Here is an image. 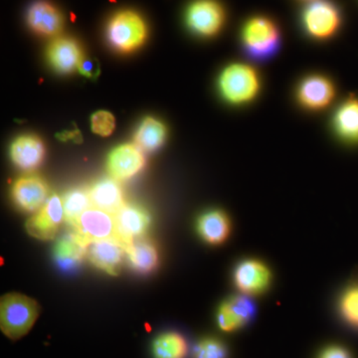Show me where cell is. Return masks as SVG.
<instances>
[{
    "mask_svg": "<svg viewBox=\"0 0 358 358\" xmlns=\"http://www.w3.org/2000/svg\"><path fill=\"white\" fill-rule=\"evenodd\" d=\"M92 206L115 215L124 202V190L115 178H103L89 187Z\"/></svg>",
    "mask_w": 358,
    "mask_h": 358,
    "instance_id": "44dd1931",
    "label": "cell"
},
{
    "mask_svg": "<svg viewBox=\"0 0 358 358\" xmlns=\"http://www.w3.org/2000/svg\"><path fill=\"white\" fill-rule=\"evenodd\" d=\"M78 72L88 79H96L101 73L100 63L95 58L85 57L84 56L78 66Z\"/></svg>",
    "mask_w": 358,
    "mask_h": 358,
    "instance_id": "f546056e",
    "label": "cell"
},
{
    "mask_svg": "<svg viewBox=\"0 0 358 358\" xmlns=\"http://www.w3.org/2000/svg\"><path fill=\"white\" fill-rule=\"evenodd\" d=\"M65 221L62 197L51 194L43 206L28 219V234L39 240H52L58 234L61 224Z\"/></svg>",
    "mask_w": 358,
    "mask_h": 358,
    "instance_id": "ba28073f",
    "label": "cell"
},
{
    "mask_svg": "<svg viewBox=\"0 0 358 358\" xmlns=\"http://www.w3.org/2000/svg\"><path fill=\"white\" fill-rule=\"evenodd\" d=\"M167 129L164 122L152 117H147L141 122L134 133V145L143 152H150L159 150L166 143Z\"/></svg>",
    "mask_w": 358,
    "mask_h": 358,
    "instance_id": "cb8c5ba5",
    "label": "cell"
},
{
    "mask_svg": "<svg viewBox=\"0 0 358 358\" xmlns=\"http://www.w3.org/2000/svg\"><path fill=\"white\" fill-rule=\"evenodd\" d=\"M197 232L206 243L220 245L230 235L231 223L227 214L219 209L204 212L197 219Z\"/></svg>",
    "mask_w": 358,
    "mask_h": 358,
    "instance_id": "7402d4cb",
    "label": "cell"
},
{
    "mask_svg": "<svg viewBox=\"0 0 358 358\" xmlns=\"http://www.w3.org/2000/svg\"><path fill=\"white\" fill-rule=\"evenodd\" d=\"M127 258V245L117 238L91 242L87 249L89 262L110 275H119Z\"/></svg>",
    "mask_w": 358,
    "mask_h": 358,
    "instance_id": "8fae6325",
    "label": "cell"
},
{
    "mask_svg": "<svg viewBox=\"0 0 358 358\" xmlns=\"http://www.w3.org/2000/svg\"><path fill=\"white\" fill-rule=\"evenodd\" d=\"M114 216L117 235L127 247L134 240L145 237L152 225L150 212L140 204L124 203Z\"/></svg>",
    "mask_w": 358,
    "mask_h": 358,
    "instance_id": "7c38bea8",
    "label": "cell"
},
{
    "mask_svg": "<svg viewBox=\"0 0 358 358\" xmlns=\"http://www.w3.org/2000/svg\"><path fill=\"white\" fill-rule=\"evenodd\" d=\"M71 230L76 232L88 244L110 238L120 239L115 216L95 207L85 211L71 226Z\"/></svg>",
    "mask_w": 358,
    "mask_h": 358,
    "instance_id": "30bf717a",
    "label": "cell"
},
{
    "mask_svg": "<svg viewBox=\"0 0 358 358\" xmlns=\"http://www.w3.org/2000/svg\"><path fill=\"white\" fill-rule=\"evenodd\" d=\"M339 313L348 326L358 331V277L341 294Z\"/></svg>",
    "mask_w": 358,
    "mask_h": 358,
    "instance_id": "4316f807",
    "label": "cell"
},
{
    "mask_svg": "<svg viewBox=\"0 0 358 358\" xmlns=\"http://www.w3.org/2000/svg\"><path fill=\"white\" fill-rule=\"evenodd\" d=\"M45 152L43 141L34 134H23L11 143V160L22 171H32L41 166Z\"/></svg>",
    "mask_w": 358,
    "mask_h": 358,
    "instance_id": "d6986e66",
    "label": "cell"
},
{
    "mask_svg": "<svg viewBox=\"0 0 358 358\" xmlns=\"http://www.w3.org/2000/svg\"><path fill=\"white\" fill-rule=\"evenodd\" d=\"M83 57L81 46L70 37H58L47 48L49 64L60 74H70L78 70Z\"/></svg>",
    "mask_w": 358,
    "mask_h": 358,
    "instance_id": "ac0fdd59",
    "label": "cell"
},
{
    "mask_svg": "<svg viewBox=\"0 0 358 358\" xmlns=\"http://www.w3.org/2000/svg\"><path fill=\"white\" fill-rule=\"evenodd\" d=\"M145 166L143 152L134 143L119 145L108 155L107 169L110 176L120 182L138 176Z\"/></svg>",
    "mask_w": 358,
    "mask_h": 358,
    "instance_id": "5bb4252c",
    "label": "cell"
},
{
    "mask_svg": "<svg viewBox=\"0 0 358 358\" xmlns=\"http://www.w3.org/2000/svg\"><path fill=\"white\" fill-rule=\"evenodd\" d=\"M225 20V9L218 0H193L186 8V26L201 38H212L219 34Z\"/></svg>",
    "mask_w": 358,
    "mask_h": 358,
    "instance_id": "8992f818",
    "label": "cell"
},
{
    "mask_svg": "<svg viewBox=\"0 0 358 358\" xmlns=\"http://www.w3.org/2000/svg\"><path fill=\"white\" fill-rule=\"evenodd\" d=\"M310 1H312V0H310Z\"/></svg>",
    "mask_w": 358,
    "mask_h": 358,
    "instance_id": "d6a6232c",
    "label": "cell"
},
{
    "mask_svg": "<svg viewBox=\"0 0 358 358\" xmlns=\"http://www.w3.org/2000/svg\"><path fill=\"white\" fill-rule=\"evenodd\" d=\"M88 243L78 235L76 232L71 230L65 233L54 245V262L61 271L73 272L77 270L87 258V249Z\"/></svg>",
    "mask_w": 358,
    "mask_h": 358,
    "instance_id": "2e32d148",
    "label": "cell"
},
{
    "mask_svg": "<svg viewBox=\"0 0 358 358\" xmlns=\"http://www.w3.org/2000/svg\"><path fill=\"white\" fill-rule=\"evenodd\" d=\"M13 203L26 213H35L50 196L48 183L35 174L21 176L11 188Z\"/></svg>",
    "mask_w": 358,
    "mask_h": 358,
    "instance_id": "9c48e42d",
    "label": "cell"
},
{
    "mask_svg": "<svg viewBox=\"0 0 358 358\" xmlns=\"http://www.w3.org/2000/svg\"><path fill=\"white\" fill-rule=\"evenodd\" d=\"M319 358H352L350 352L341 345H331L327 348Z\"/></svg>",
    "mask_w": 358,
    "mask_h": 358,
    "instance_id": "4dcf8cb0",
    "label": "cell"
},
{
    "mask_svg": "<svg viewBox=\"0 0 358 358\" xmlns=\"http://www.w3.org/2000/svg\"><path fill=\"white\" fill-rule=\"evenodd\" d=\"M227 355L225 345L214 338L201 339L193 350V358H227Z\"/></svg>",
    "mask_w": 358,
    "mask_h": 358,
    "instance_id": "83f0119b",
    "label": "cell"
},
{
    "mask_svg": "<svg viewBox=\"0 0 358 358\" xmlns=\"http://www.w3.org/2000/svg\"><path fill=\"white\" fill-rule=\"evenodd\" d=\"M336 90L333 80L322 74H310L303 77L296 86L294 96L301 109L320 112L327 109L336 98Z\"/></svg>",
    "mask_w": 358,
    "mask_h": 358,
    "instance_id": "52a82bcc",
    "label": "cell"
},
{
    "mask_svg": "<svg viewBox=\"0 0 358 358\" xmlns=\"http://www.w3.org/2000/svg\"><path fill=\"white\" fill-rule=\"evenodd\" d=\"M240 42L245 55L257 62H266L281 50V28L267 15L251 16L240 30Z\"/></svg>",
    "mask_w": 358,
    "mask_h": 358,
    "instance_id": "6da1fadb",
    "label": "cell"
},
{
    "mask_svg": "<svg viewBox=\"0 0 358 358\" xmlns=\"http://www.w3.org/2000/svg\"><path fill=\"white\" fill-rule=\"evenodd\" d=\"M256 305L247 294L230 296L221 303L216 315L219 329L232 333L248 324L255 317Z\"/></svg>",
    "mask_w": 358,
    "mask_h": 358,
    "instance_id": "4fadbf2b",
    "label": "cell"
},
{
    "mask_svg": "<svg viewBox=\"0 0 358 358\" xmlns=\"http://www.w3.org/2000/svg\"><path fill=\"white\" fill-rule=\"evenodd\" d=\"M30 29L41 36L53 37L62 31L64 18L57 7L46 0H38L27 11Z\"/></svg>",
    "mask_w": 358,
    "mask_h": 358,
    "instance_id": "e0dca14e",
    "label": "cell"
},
{
    "mask_svg": "<svg viewBox=\"0 0 358 358\" xmlns=\"http://www.w3.org/2000/svg\"><path fill=\"white\" fill-rule=\"evenodd\" d=\"M336 136L348 145H358V98L352 95L338 106L333 117Z\"/></svg>",
    "mask_w": 358,
    "mask_h": 358,
    "instance_id": "ffe728a7",
    "label": "cell"
},
{
    "mask_svg": "<svg viewBox=\"0 0 358 358\" xmlns=\"http://www.w3.org/2000/svg\"><path fill=\"white\" fill-rule=\"evenodd\" d=\"M147 38V23L136 11L129 9L119 11L108 23V42L119 53L128 54L138 50Z\"/></svg>",
    "mask_w": 358,
    "mask_h": 358,
    "instance_id": "277c9868",
    "label": "cell"
},
{
    "mask_svg": "<svg viewBox=\"0 0 358 358\" xmlns=\"http://www.w3.org/2000/svg\"><path fill=\"white\" fill-rule=\"evenodd\" d=\"M58 138L62 141H73L74 143H81L82 141L81 133L78 129L63 131V133L58 134Z\"/></svg>",
    "mask_w": 358,
    "mask_h": 358,
    "instance_id": "1f68e13d",
    "label": "cell"
},
{
    "mask_svg": "<svg viewBox=\"0 0 358 358\" xmlns=\"http://www.w3.org/2000/svg\"><path fill=\"white\" fill-rule=\"evenodd\" d=\"M40 313L38 303L21 294H7L0 301V327L7 338L17 341L29 333Z\"/></svg>",
    "mask_w": 358,
    "mask_h": 358,
    "instance_id": "3957f363",
    "label": "cell"
},
{
    "mask_svg": "<svg viewBox=\"0 0 358 358\" xmlns=\"http://www.w3.org/2000/svg\"><path fill=\"white\" fill-rule=\"evenodd\" d=\"M262 89V79L253 66L246 63H231L218 77L221 98L234 107L248 105L258 98Z\"/></svg>",
    "mask_w": 358,
    "mask_h": 358,
    "instance_id": "7a4b0ae2",
    "label": "cell"
},
{
    "mask_svg": "<svg viewBox=\"0 0 358 358\" xmlns=\"http://www.w3.org/2000/svg\"><path fill=\"white\" fill-rule=\"evenodd\" d=\"M272 282V273L268 266L255 259L238 264L234 271L237 289L247 296L265 293Z\"/></svg>",
    "mask_w": 358,
    "mask_h": 358,
    "instance_id": "9a60e30c",
    "label": "cell"
},
{
    "mask_svg": "<svg viewBox=\"0 0 358 358\" xmlns=\"http://www.w3.org/2000/svg\"><path fill=\"white\" fill-rule=\"evenodd\" d=\"M301 22L310 38L324 41L334 37L341 28V10L331 0H312L303 8Z\"/></svg>",
    "mask_w": 358,
    "mask_h": 358,
    "instance_id": "5b68a950",
    "label": "cell"
},
{
    "mask_svg": "<svg viewBox=\"0 0 358 358\" xmlns=\"http://www.w3.org/2000/svg\"><path fill=\"white\" fill-rule=\"evenodd\" d=\"M115 119L108 110H96L91 117V129L100 136H109L115 131Z\"/></svg>",
    "mask_w": 358,
    "mask_h": 358,
    "instance_id": "f1b7e54d",
    "label": "cell"
},
{
    "mask_svg": "<svg viewBox=\"0 0 358 358\" xmlns=\"http://www.w3.org/2000/svg\"><path fill=\"white\" fill-rule=\"evenodd\" d=\"M127 259L134 272L147 275L157 268L159 254L155 245L143 237L134 240L127 247Z\"/></svg>",
    "mask_w": 358,
    "mask_h": 358,
    "instance_id": "603a6c76",
    "label": "cell"
},
{
    "mask_svg": "<svg viewBox=\"0 0 358 358\" xmlns=\"http://www.w3.org/2000/svg\"><path fill=\"white\" fill-rule=\"evenodd\" d=\"M187 352V341L176 331L160 334L152 343L155 358H185Z\"/></svg>",
    "mask_w": 358,
    "mask_h": 358,
    "instance_id": "d4e9b609",
    "label": "cell"
},
{
    "mask_svg": "<svg viewBox=\"0 0 358 358\" xmlns=\"http://www.w3.org/2000/svg\"><path fill=\"white\" fill-rule=\"evenodd\" d=\"M65 222L72 226L85 211L91 208L92 202L88 187H74L62 197Z\"/></svg>",
    "mask_w": 358,
    "mask_h": 358,
    "instance_id": "484cf974",
    "label": "cell"
}]
</instances>
